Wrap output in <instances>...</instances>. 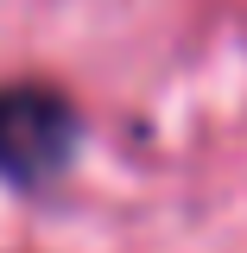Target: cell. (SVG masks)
Here are the masks:
<instances>
[{"mask_svg": "<svg viewBox=\"0 0 247 253\" xmlns=\"http://www.w3.org/2000/svg\"><path fill=\"white\" fill-rule=\"evenodd\" d=\"M83 121L76 108L51 89H6L0 95V177L6 184H51L63 165L76 158Z\"/></svg>", "mask_w": 247, "mask_h": 253, "instance_id": "obj_1", "label": "cell"}]
</instances>
